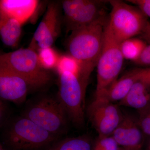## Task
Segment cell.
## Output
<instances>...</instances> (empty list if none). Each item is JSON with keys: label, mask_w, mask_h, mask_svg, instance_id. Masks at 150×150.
Segmentation results:
<instances>
[{"label": "cell", "mask_w": 150, "mask_h": 150, "mask_svg": "<svg viewBox=\"0 0 150 150\" xmlns=\"http://www.w3.org/2000/svg\"><path fill=\"white\" fill-rule=\"evenodd\" d=\"M88 84L78 75L64 72L59 74L57 98L64 108L70 122L78 128L85 124V100Z\"/></svg>", "instance_id": "cell-7"}, {"label": "cell", "mask_w": 150, "mask_h": 150, "mask_svg": "<svg viewBox=\"0 0 150 150\" xmlns=\"http://www.w3.org/2000/svg\"><path fill=\"white\" fill-rule=\"evenodd\" d=\"M22 115L60 138L69 130L70 121L57 98L42 96L28 103Z\"/></svg>", "instance_id": "cell-4"}, {"label": "cell", "mask_w": 150, "mask_h": 150, "mask_svg": "<svg viewBox=\"0 0 150 150\" xmlns=\"http://www.w3.org/2000/svg\"><path fill=\"white\" fill-rule=\"evenodd\" d=\"M108 2L96 0L61 1L64 12L63 23L67 33L108 18L105 9V4Z\"/></svg>", "instance_id": "cell-8"}, {"label": "cell", "mask_w": 150, "mask_h": 150, "mask_svg": "<svg viewBox=\"0 0 150 150\" xmlns=\"http://www.w3.org/2000/svg\"><path fill=\"white\" fill-rule=\"evenodd\" d=\"M119 105L141 110L150 105V67L135 83Z\"/></svg>", "instance_id": "cell-13"}, {"label": "cell", "mask_w": 150, "mask_h": 150, "mask_svg": "<svg viewBox=\"0 0 150 150\" xmlns=\"http://www.w3.org/2000/svg\"><path fill=\"white\" fill-rule=\"evenodd\" d=\"M39 4L36 0H1L0 13L16 19L23 25L34 15Z\"/></svg>", "instance_id": "cell-14"}, {"label": "cell", "mask_w": 150, "mask_h": 150, "mask_svg": "<svg viewBox=\"0 0 150 150\" xmlns=\"http://www.w3.org/2000/svg\"><path fill=\"white\" fill-rule=\"evenodd\" d=\"M142 39L150 43V23H148L144 31L141 34Z\"/></svg>", "instance_id": "cell-26"}, {"label": "cell", "mask_w": 150, "mask_h": 150, "mask_svg": "<svg viewBox=\"0 0 150 150\" xmlns=\"http://www.w3.org/2000/svg\"><path fill=\"white\" fill-rule=\"evenodd\" d=\"M127 1L136 5L146 16L150 17V0H129Z\"/></svg>", "instance_id": "cell-24"}, {"label": "cell", "mask_w": 150, "mask_h": 150, "mask_svg": "<svg viewBox=\"0 0 150 150\" xmlns=\"http://www.w3.org/2000/svg\"><path fill=\"white\" fill-rule=\"evenodd\" d=\"M56 69L59 74L64 72H70L79 76L85 82L88 83L83 76L79 62L69 54L60 56Z\"/></svg>", "instance_id": "cell-19"}, {"label": "cell", "mask_w": 150, "mask_h": 150, "mask_svg": "<svg viewBox=\"0 0 150 150\" xmlns=\"http://www.w3.org/2000/svg\"><path fill=\"white\" fill-rule=\"evenodd\" d=\"M120 147L111 136H100L94 142L92 150H119Z\"/></svg>", "instance_id": "cell-21"}, {"label": "cell", "mask_w": 150, "mask_h": 150, "mask_svg": "<svg viewBox=\"0 0 150 150\" xmlns=\"http://www.w3.org/2000/svg\"><path fill=\"white\" fill-rule=\"evenodd\" d=\"M120 44L112 35L108 21L105 28L102 52L96 66L97 74L95 98L104 96L118 79L124 59Z\"/></svg>", "instance_id": "cell-5"}, {"label": "cell", "mask_w": 150, "mask_h": 150, "mask_svg": "<svg viewBox=\"0 0 150 150\" xmlns=\"http://www.w3.org/2000/svg\"><path fill=\"white\" fill-rule=\"evenodd\" d=\"M148 150H150V141L149 143V146H148Z\"/></svg>", "instance_id": "cell-28"}, {"label": "cell", "mask_w": 150, "mask_h": 150, "mask_svg": "<svg viewBox=\"0 0 150 150\" xmlns=\"http://www.w3.org/2000/svg\"><path fill=\"white\" fill-rule=\"evenodd\" d=\"M111 136L124 150H142L143 132L138 120L132 115L123 114L122 120Z\"/></svg>", "instance_id": "cell-12"}, {"label": "cell", "mask_w": 150, "mask_h": 150, "mask_svg": "<svg viewBox=\"0 0 150 150\" xmlns=\"http://www.w3.org/2000/svg\"><path fill=\"white\" fill-rule=\"evenodd\" d=\"M146 68L136 67L118 79L104 96L110 102H120L126 96L135 83L144 74Z\"/></svg>", "instance_id": "cell-15"}, {"label": "cell", "mask_w": 150, "mask_h": 150, "mask_svg": "<svg viewBox=\"0 0 150 150\" xmlns=\"http://www.w3.org/2000/svg\"><path fill=\"white\" fill-rule=\"evenodd\" d=\"M22 25L16 19L0 13V35L5 46L15 47L18 45L21 37Z\"/></svg>", "instance_id": "cell-16"}, {"label": "cell", "mask_w": 150, "mask_h": 150, "mask_svg": "<svg viewBox=\"0 0 150 150\" xmlns=\"http://www.w3.org/2000/svg\"><path fill=\"white\" fill-rule=\"evenodd\" d=\"M147 45L142 38L134 37L121 42L120 46L124 59L133 62L139 58Z\"/></svg>", "instance_id": "cell-18"}, {"label": "cell", "mask_w": 150, "mask_h": 150, "mask_svg": "<svg viewBox=\"0 0 150 150\" xmlns=\"http://www.w3.org/2000/svg\"><path fill=\"white\" fill-rule=\"evenodd\" d=\"M133 63L139 67L150 66V44L146 46L139 58Z\"/></svg>", "instance_id": "cell-23"}, {"label": "cell", "mask_w": 150, "mask_h": 150, "mask_svg": "<svg viewBox=\"0 0 150 150\" xmlns=\"http://www.w3.org/2000/svg\"><path fill=\"white\" fill-rule=\"evenodd\" d=\"M5 100L1 99L0 103V120L1 126H3L8 121L9 108Z\"/></svg>", "instance_id": "cell-25"}, {"label": "cell", "mask_w": 150, "mask_h": 150, "mask_svg": "<svg viewBox=\"0 0 150 150\" xmlns=\"http://www.w3.org/2000/svg\"><path fill=\"white\" fill-rule=\"evenodd\" d=\"M108 25L118 42L141 35L148 24L146 16L138 7L118 0L109 1Z\"/></svg>", "instance_id": "cell-6"}, {"label": "cell", "mask_w": 150, "mask_h": 150, "mask_svg": "<svg viewBox=\"0 0 150 150\" xmlns=\"http://www.w3.org/2000/svg\"><path fill=\"white\" fill-rule=\"evenodd\" d=\"M0 65L24 79L31 91L44 88L52 82L51 73L42 67L37 52L29 47L1 54Z\"/></svg>", "instance_id": "cell-3"}, {"label": "cell", "mask_w": 150, "mask_h": 150, "mask_svg": "<svg viewBox=\"0 0 150 150\" xmlns=\"http://www.w3.org/2000/svg\"><path fill=\"white\" fill-rule=\"evenodd\" d=\"M61 2L52 1L33 34L29 47L38 49L51 47L59 37L63 23Z\"/></svg>", "instance_id": "cell-10"}, {"label": "cell", "mask_w": 150, "mask_h": 150, "mask_svg": "<svg viewBox=\"0 0 150 150\" xmlns=\"http://www.w3.org/2000/svg\"><path fill=\"white\" fill-rule=\"evenodd\" d=\"M88 113L100 136H111L123 115L118 105L103 97L94 98L88 106Z\"/></svg>", "instance_id": "cell-9"}, {"label": "cell", "mask_w": 150, "mask_h": 150, "mask_svg": "<svg viewBox=\"0 0 150 150\" xmlns=\"http://www.w3.org/2000/svg\"><path fill=\"white\" fill-rule=\"evenodd\" d=\"M119 150H124L123 149H121V148L120 147V149H119Z\"/></svg>", "instance_id": "cell-29"}, {"label": "cell", "mask_w": 150, "mask_h": 150, "mask_svg": "<svg viewBox=\"0 0 150 150\" xmlns=\"http://www.w3.org/2000/svg\"><path fill=\"white\" fill-rule=\"evenodd\" d=\"M0 150H5L1 144L0 145Z\"/></svg>", "instance_id": "cell-27"}, {"label": "cell", "mask_w": 150, "mask_h": 150, "mask_svg": "<svg viewBox=\"0 0 150 150\" xmlns=\"http://www.w3.org/2000/svg\"><path fill=\"white\" fill-rule=\"evenodd\" d=\"M38 59L40 64L45 69H56L60 56L51 47L38 49Z\"/></svg>", "instance_id": "cell-20"}, {"label": "cell", "mask_w": 150, "mask_h": 150, "mask_svg": "<svg viewBox=\"0 0 150 150\" xmlns=\"http://www.w3.org/2000/svg\"><path fill=\"white\" fill-rule=\"evenodd\" d=\"M138 111L139 126L143 133L150 136V105Z\"/></svg>", "instance_id": "cell-22"}, {"label": "cell", "mask_w": 150, "mask_h": 150, "mask_svg": "<svg viewBox=\"0 0 150 150\" xmlns=\"http://www.w3.org/2000/svg\"><path fill=\"white\" fill-rule=\"evenodd\" d=\"M30 87L22 77L8 68L0 65L1 99L20 105L24 103Z\"/></svg>", "instance_id": "cell-11"}, {"label": "cell", "mask_w": 150, "mask_h": 150, "mask_svg": "<svg viewBox=\"0 0 150 150\" xmlns=\"http://www.w3.org/2000/svg\"><path fill=\"white\" fill-rule=\"evenodd\" d=\"M93 142L84 135L59 139L46 150H92Z\"/></svg>", "instance_id": "cell-17"}, {"label": "cell", "mask_w": 150, "mask_h": 150, "mask_svg": "<svg viewBox=\"0 0 150 150\" xmlns=\"http://www.w3.org/2000/svg\"><path fill=\"white\" fill-rule=\"evenodd\" d=\"M4 126L2 145L5 150H46L62 138L22 115L10 119Z\"/></svg>", "instance_id": "cell-2"}, {"label": "cell", "mask_w": 150, "mask_h": 150, "mask_svg": "<svg viewBox=\"0 0 150 150\" xmlns=\"http://www.w3.org/2000/svg\"><path fill=\"white\" fill-rule=\"evenodd\" d=\"M108 19L73 30L66 42L68 54L79 62L83 76L88 82L102 52L105 28Z\"/></svg>", "instance_id": "cell-1"}]
</instances>
